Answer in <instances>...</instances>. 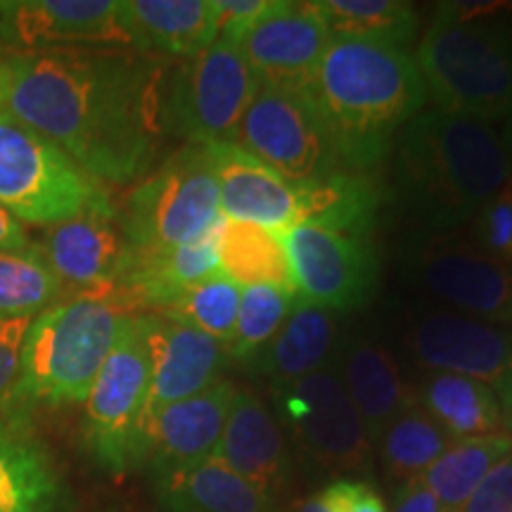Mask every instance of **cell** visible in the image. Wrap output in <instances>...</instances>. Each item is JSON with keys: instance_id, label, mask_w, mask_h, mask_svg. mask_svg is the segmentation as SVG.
Masks as SVG:
<instances>
[{"instance_id": "cell-18", "label": "cell", "mask_w": 512, "mask_h": 512, "mask_svg": "<svg viewBox=\"0 0 512 512\" xmlns=\"http://www.w3.org/2000/svg\"><path fill=\"white\" fill-rule=\"evenodd\" d=\"M140 320L150 356L145 420L221 382L223 368L230 361L226 344L162 313H140Z\"/></svg>"}, {"instance_id": "cell-35", "label": "cell", "mask_w": 512, "mask_h": 512, "mask_svg": "<svg viewBox=\"0 0 512 512\" xmlns=\"http://www.w3.org/2000/svg\"><path fill=\"white\" fill-rule=\"evenodd\" d=\"M297 294L271 285L242 287L238 323L228 342V356L247 363L278 335L290 316Z\"/></svg>"}, {"instance_id": "cell-17", "label": "cell", "mask_w": 512, "mask_h": 512, "mask_svg": "<svg viewBox=\"0 0 512 512\" xmlns=\"http://www.w3.org/2000/svg\"><path fill=\"white\" fill-rule=\"evenodd\" d=\"M0 41L22 48V53L126 46L121 0H3Z\"/></svg>"}, {"instance_id": "cell-34", "label": "cell", "mask_w": 512, "mask_h": 512, "mask_svg": "<svg viewBox=\"0 0 512 512\" xmlns=\"http://www.w3.org/2000/svg\"><path fill=\"white\" fill-rule=\"evenodd\" d=\"M240 299L242 287L219 271L185 290L174 304L166 306L162 316L190 325L228 347L238 323Z\"/></svg>"}, {"instance_id": "cell-29", "label": "cell", "mask_w": 512, "mask_h": 512, "mask_svg": "<svg viewBox=\"0 0 512 512\" xmlns=\"http://www.w3.org/2000/svg\"><path fill=\"white\" fill-rule=\"evenodd\" d=\"M219 271L240 287L271 285L297 294L283 235L256 223L223 219Z\"/></svg>"}, {"instance_id": "cell-21", "label": "cell", "mask_w": 512, "mask_h": 512, "mask_svg": "<svg viewBox=\"0 0 512 512\" xmlns=\"http://www.w3.org/2000/svg\"><path fill=\"white\" fill-rule=\"evenodd\" d=\"M211 155L223 219L256 223L278 233L297 226L299 204L294 183H287L228 143H211Z\"/></svg>"}, {"instance_id": "cell-10", "label": "cell", "mask_w": 512, "mask_h": 512, "mask_svg": "<svg viewBox=\"0 0 512 512\" xmlns=\"http://www.w3.org/2000/svg\"><path fill=\"white\" fill-rule=\"evenodd\" d=\"M271 389L275 413L313 465L328 475L370 470L373 444L335 366Z\"/></svg>"}, {"instance_id": "cell-40", "label": "cell", "mask_w": 512, "mask_h": 512, "mask_svg": "<svg viewBox=\"0 0 512 512\" xmlns=\"http://www.w3.org/2000/svg\"><path fill=\"white\" fill-rule=\"evenodd\" d=\"M335 512H389L380 491L361 479H335L318 491Z\"/></svg>"}, {"instance_id": "cell-8", "label": "cell", "mask_w": 512, "mask_h": 512, "mask_svg": "<svg viewBox=\"0 0 512 512\" xmlns=\"http://www.w3.org/2000/svg\"><path fill=\"white\" fill-rule=\"evenodd\" d=\"M147 394L150 356L143 320L131 313L86 399L83 444L107 475L121 477L140 467Z\"/></svg>"}, {"instance_id": "cell-45", "label": "cell", "mask_w": 512, "mask_h": 512, "mask_svg": "<svg viewBox=\"0 0 512 512\" xmlns=\"http://www.w3.org/2000/svg\"><path fill=\"white\" fill-rule=\"evenodd\" d=\"M5 98H8V69H5V60L0 57V110H5Z\"/></svg>"}, {"instance_id": "cell-4", "label": "cell", "mask_w": 512, "mask_h": 512, "mask_svg": "<svg viewBox=\"0 0 512 512\" xmlns=\"http://www.w3.org/2000/svg\"><path fill=\"white\" fill-rule=\"evenodd\" d=\"M472 8L441 5L415 64L434 110L491 124L512 114V24Z\"/></svg>"}, {"instance_id": "cell-9", "label": "cell", "mask_w": 512, "mask_h": 512, "mask_svg": "<svg viewBox=\"0 0 512 512\" xmlns=\"http://www.w3.org/2000/svg\"><path fill=\"white\" fill-rule=\"evenodd\" d=\"M259 86L240 48L214 41L164 79V133L185 143H228Z\"/></svg>"}, {"instance_id": "cell-6", "label": "cell", "mask_w": 512, "mask_h": 512, "mask_svg": "<svg viewBox=\"0 0 512 512\" xmlns=\"http://www.w3.org/2000/svg\"><path fill=\"white\" fill-rule=\"evenodd\" d=\"M223 221L211 145L185 143L128 195L119 223L128 245L159 252L200 240Z\"/></svg>"}, {"instance_id": "cell-1", "label": "cell", "mask_w": 512, "mask_h": 512, "mask_svg": "<svg viewBox=\"0 0 512 512\" xmlns=\"http://www.w3.org/2000/svg\"><path fill=\"white\" fill-rule=\"evenodd\" d=\"M5 110L67 152L93 181H136L164 136V69L121 50L55 48L5 57Z\"/></svg>"}, {"instance_id": "cell-22", "label": "cell", "mask_w": 512, "mask_h": 512, "mask_svg": "<svg viewBox=\"0 0 512 512\" xmlns=\"http://www.w3.org/2000/svg\"><path fill=\"white\" fill-rule=\"evenodd\" d=\"M126 46L147 57L190 60L216 41L211 0H121Z\"/></svg>"}, {"instance_id": "cell-12", "label": "cell", "mask_w": 512, "mask_h": 512, "mask_svg": "<svg viewBox=\"0 0 512 512\" xmlns=\"http://www.w3.org/2000/svg\"><path fill=\"white\" fill-rule=\"evenodd\" d=\"M406 349L427 373H451L494 389L512 434V332L444 306L422 304L408 313Z\"/></svg>"}, {"instance_id": "cell-27", "label": "cell", "mask_w": 512, "mask_h": 512, "mask_svg": "<svg viewBox=\"0 0 512 512\" xmlns=\"http://www.w3.org/2000/svg\"><path fill=\"white\" fill-rule=\"evenodd\" d=\"M294 190L297 226H318L351 238H363L373 228L384 197L375 178L342 169L318 181L297 183Z\"/></svg>"}, {"instance_id": "cell-26", "label": "cell", "mask_w": 512, "mask_h": 512, "mask_svg": "<svg viewBox=\"0 0 512 512\" xmlns=\"http://www.w3.org/2000/svg\"><path fill=\"white\" fill-rule=\"evenodd\" d=\"M62 484L48 451L19 422L0 420V512H57Z\"/></svg>"}, {"instance_id": "cell-38", "label": "cell", "mask_w": 512, "mask_h": 512, "mask_svg": "<svg viewBox=\"0 0 512 512\" xmlns=\"http://www.w3.org/2000/svg\"><path fill=\"white\" fill-rule=\"evenodd\" d=\"M463 512H512V451L491 467Z\"/></svg>"}, {"instance_id": "cell-36", "label": "cell", "mask_w": 512, "mask_h": 512, "mask_svg": "<svg viewBox=\"0 0 512 512\" xmlns=\"http://www.w3.org/2000/svg\"><path fill=\"white\" fill-rule=\"evenodd\" d=\"M467 242L491 259L512 266V181L472 216Z\"/></svg>"}, {"instance_id": "cell-30", "label": "cell", "mask_w": 512, "mask_h": 512, "mask_svg": "<svg viewBox=\"0 0 512 512\" xmlns=\"http://www.w3.org/2000/svg\"><path fill=\"white\" fill-rule=\"evenodd\" d=\"M332 41L380 43L406 50L418 31V10L401 0H313Z\"/></svg>"}, {"instance_id": "cell-24", "label": "cell", "mask_w": 512, "mask_h": 512, "mask_svg": "<svg viewBox=\"0 0 512 512\" xmlns=\"http://www.w3.org/2000/svg\"><path fill=\"white\" fill-rule=\"evenodd\" d=\"M335 339V311L297 297L283 328L252 361H247V368L249 373L271 380V387L299 380L328 366L335 354Z\"/></svg>"}, {"instance_id": "cell-7", "label": "cell", "mask_w": 512, "mask_h": 512, "mask_svg": "<svg viewBox=\"0 0 512 512\" xmlns=\"http://www.w3.org/2000/svg\"><path fill=\"white\" fill-rule=\"evenodd\" d=\"M102 200L107 192L67 152L0 110V207L48 228Z\"/></svg>"}, {"instance_id": "cell-13", "label": "cell", "mask_w": 512, "mask_h": 512, "mask_svg": "<svg viewBox=\"0 0 512 512\" xmlns=\"http://www.w3.org/2000/svg\"><path fill=\"white\" fill-rule=\"evenodd\" d=\"M228 145L294 185L339 171L318 117L304 95L294 91L259 86Z\"/></svg>"}, {"instance_id": "cell-44", "label": "cell", "mask_w": 512, "mask_h": 512, "mask_svg": "<svg viewBox=\"0 0 512 512\" xmlns=\"http://www.w3.org/2000/svg\"><path fill=\"white\" fill-rule=\"evenodd\" d=\"M501 140H503L505 155H508L510 171H512V114H510L508 119H503V128H501Z\"/></svg>"}, {"instance_id": "cell-11", "label": "cell", "mask_w": 512, "mask_h": 512, "mask_svg": "<svg viewBox=\"0 0 512 512\" xmlns=\"http://www.w3.org/2000/svg\"><path fill=\"white\" fill-rule=\"evenodd\" d=\"M401 278L444 309L494 325L512 323V266L456 235H420L401 249Z\"/></svg>"}, {"instance_id": "cell-32", "label": "cell", "mask_w": 512, "mask_h": 512, "mask_svg": "<svg viewBox=\"0 0 512 512\" xmlns=\"http://www.w3.org/2000/svg\"><path fill=\"white\" fill-rule=\"evenodd\" d=\"M451 441L439 422L413 401L396 415L375 446L387 475L406 484L425 475L444 456Z\"/></svg>"}, {"instance_id": "cell-28", "label": "cell", "mask_w": 512, "mask_h": 512, "mask_svg": "<svg viewBox=\"0 0 512 512\" xmlns=\"http://www.w3.org/2000/svg\"><path fill=\"white\" fill-rule=\"evenodd\" d=\"M413 394L453 441L505 432L503 408L494 389L470 377L427 373Z\"/></svg>"}, {"instance_id": "cell-20", "label": "cell", "mask_w": 512, "mask_h": 512, "mask_svg": "<svg viewBox=\"0 0 512 512\" xmlns=\"http://www.w3.org/2000/svg\"><path fill=\"white\" fill-rule=\"evenodd\" d=\"M214 456L271 501L287 482L290 458L280 425L266 403L245 389L235 392Z\"/></svg>"}, {"instance_id": "cell-16", "label": "cell", "mask_w": 512, "mask_h": 512, "mask_svg": "<svg viewBox=\"0 0 512 512\" xmlns=\"http://www.w3.org/2000/svg\"><path fill=\"white\" fill-rule=\"evenodd\" d=\"M332 38L311 3L271 0L238 48L261 86L302 93Z\"/></svg>"}, {"instance_id": "cell-33", "label": "cell", "mask_w": 512, "mask_h": 512, "mask_svg": "<svg viewBox=\"0 0 512 512\" xmlns=\"http://www.w3.org/2000/svg\"><path fill=\"white\" fill-rule=\"evenodd\" d=\"M64 299V290L36 245L0 252V316L36 318Z\"/></svg>"}, {"instance_id": "cell-15", "label": "cell", "mask_w": 512, "mask_h": 512, "mask_svg": "<svg viewBox=\"0 0 512 512\" xmlns=\"http://www.w3.org/2000/svg\"><path fill=\"white\" fill-rule=\"evenodd\" d=\"M36 247L60 280L64 299H112L131 256L119 211L110 197L72 219L48 226Z\"/></svg>"}, {"instance_id": "cell-3", "label": "cell", "mask_w": 512, "mask_h": 512, "mask_svg": "<svg viewBox=\"0 0 512 512\" xmlns=\"http://www.w3.org/2000/svg\"><path fill=\"white\" fill-rule=\"evenodd\" d=\"M396 200L422 235L465 226L512 181L508 155L489 121L422 110L399 131Z\"/></svg>"}, {"instance_id": "cell-23", "label": "cell", "mask_w": 512, "mask_h": 512, "mask_svg": "<svg viewBox=\"0 0 512 512\" xmlns=\"http://www.w3.org/2000/svg\"><path fill=\"white\" fill-rule=\"evenodd\" d=\"M335 370L375 446L396 415L415 401L413 387L403 382L392 351L366 335L344 344Z\"/></svg>"}, {"instance_id": "cell-42", "label": "cell", "mask_w": 512, "mask_h": 512, "mask_svg": "<svg viewBox=\"0 0 512 512\" xmlns=\"http://www.w3.org/2000/svg\"><path fill=\"white\" fill-rule=\"evenodd\" d=\"M29 245V233L24 223L15 219L8 209L0 207V252H5V249H24Z\"/></svg>"}, {"instance_id": "cell-2", "label": "cell", "mask_w": 512, "mask_h": 512, "mask_svg": "<svg viewBox=\"0 0 512 512\" xmlns=\"http://www.w3.org/2000/svg\"><path fill=\"white\" fill-rule=\"evenodd\" d=\"M302 95L339 169L356 174H370L384 162L392 140L427 102L425 81L408 50L363 41H332Z\"/></svg>"}, {"instance_id": "cell-43", "label": "cell", "mask_w": 512, "mask_h": 512, "mask_svg": "<svg viewBox=\"0 0 512 512\" xmlns=\"http://www.w3.org/2000/svg\"><path fill=\"white\" fill-rule=\"evenodd\" d=\"M294 512H335V510L330 508V503L325 501L323 496L313 494L309 498H304V501H299L297 508H294Z\"/></svg>"}, {"instance_id": "cell-19", "label": "cell", "mask_w": 512, "mask_h": 512, "mask_svg": "<svg viewBox=\"0 0 512 512\" xmlns=\"http://www.w3.org/2000/svg\"><path fill=\"white\" fill-rule=\"evenodd\" d=\"M235 392L233 384L221 380L202 394L152 413L143 425L140 467L159 477L214 456Z\"/></svg>"}, {"instance_id": "cell-41", "label": "cell", "mask_w": 512, "mask_h": 512, "mask_svg": "<svg viewBox=\"0 0 512 512\" xmlns=\"http://www.w3.org/2000/svg\"><path fill=\"white\" fill-rule=\"evenodd\" d=\"M389 512H446V508L420 479H411L396 491L394 505Z\"/></svg>"}, {"instance_id": "cell-31", "label": "cell", "mask_w": 512, "mask_h": 512, "mask_svg": "<svg viewBox=\"0 0 512 512\" xmlns=\"http://www.w3.org/2000/svg\"><path fill=\"white\" fill-rule=\"evenodd\" d=\"M512 451V434H484V437L456 439L446 448L444 456L425 475L418 477L446 512H463L465 503L475 494L491 467Z\"/></svg>"}, {"instance_id": "cell-25", "label": "cell", "mask_w": 512, "mask_h": 512, "mask_svg": "<svg viewBox=\"0 0 512 512\" xmlns=\"http://www.w3.org/2000/svg\"><path fill=\"white\" fill-rule=\"evenodd\" d=\"M150 479L159 505L169 512H273L271 498L216 456Z\"/></svg>"}, {"instance_id": "cell-14", "label": "cell", "mask_w": 512, "mask_h": 512, "mask_svg": "<svg viewBox=\"0 0 512 512\" xmlns=\"http://www.w3.org/2000/svg\"><path fill=\"white\" fill-rule=\"evenodd\" d=\"M280 235L299 299L328 311H356L373 299L380 261L366 238L304 223Z\"/></svg>"}, {"instance_id": "cell-5", "label": "cell", "mask_w": 512, "mask_h": 512, "mask_svg": "<svg viewBox=\"0 0 512 512\" xmlns=\"http://www.w3.org/2000/svg\"><path fill=\"white\" fill-rule=\"evenodd\" d=\"M128 316L102 297L62 299L38 313L22 342L15 394L48 406L86 403Z\"/></svg>"}, {"instance_id": "cell-37", "label": "cell", "mask_w": 512, "mask_h": 512, "mask_svg": "<svg viewBox=\"0 0 512 512\" xmlns=\"http://www.w3.org/2000/svg\"><path fill=\"white\" fill-rule=\"evenodd\" d=\"M214 5V24H216V41L235 43L254 27L271 5V0H211Z\"/></svg>"}, {"instance_id": "cell-39", "label": "cell", "mask_w": 512, "mask_h": 512, "mask_svg": "<svg viewBox=\"0 0 512 512\" xmlns=\"http://www.w3.org/2000/svg\"><path fill=\"white\" fill-rule=\"evenodd\" d=\"M31 318H5L0 316V406L15 394L19 377V354L27 335Z\"/></svg>"}]
</instances>
